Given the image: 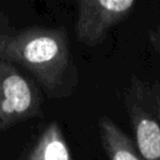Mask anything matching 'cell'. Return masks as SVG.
Here are the masks:
<instances>
[{
    "label": "cell",
    "mask_w": 160,
    "mask_h": 160,
    "mask_svg": "<svg viewBox=\"0 0 160 160\" xmlns=\"http://www.w3.org/2000/svg\"><path fill=\"white\" fill-rule=\"evenodd\" d=\"M28 160H72L69 145L56 122H51L45 128Z\"/></svg>",
    "instance_id": "obj_6"
},
{
    "label": "cell",
    "mask_w": 160,
    "mask_h": 160,
    "mask_svg": "<svg viewBox=\"0 0 160 160\" xmlns=\"http://www.w3.org/2000/svg\"><path fill=\"white\" fill-rule=\"evenodd\" d=\"M126 106L140 156L160 160V92L132 81Z\"/></svg>",
    "instance_id": "obj_2"
},
{
    "label": "cell",
    "mask_w": 160,
    "mask_h": 160,
    "mask_svg": "<svg viewBox=\"0 0 160 160\" xmlns=\"http://www.w3.org/2000/svg\"><path fill=\"white\" fill-rule=\"evenodd\" d=\"M0 59L26 68L50 92L56 90L69 65L68 38L62 29L30 28L0 35Z\"/></svg>",
    "instance_id": "obj_1"
},
{
    "label": "cell",
    "mask_w": 160,
    "mask_h": 160,
    "mask_svg": "<svg viewBox=\"0 0 160 160\" xmlns=\"http://www.w3.org/2000/svg\"><path fill=\"white\" fill-rule=\"evenodd\" d=\"M134 0H81L78 4L75 35L79 42L88 46L100 44L106 32L120 22L132 8Z\"/></svg>",
    "instance_id": "obj_4"
},
{
    "label": "cell",
    "mask_w": 160,
    "mask_h": 160,
    "mask_svg": "<svg viewBox=\"0 0 160 160\" xmlns=\"http://www.w3.org/2000/svg\"><path fill=\"white\" fill-rule=\"evenodd\" d=\"M40 111L36 88L11 62L0 59V131Z\"/></svg>",
    "instance_id": "obj_3"
},
{
    "label": "cell",
    "mask_w": 160,
    "mask_h": 160,
    "mask_svg": "<svg viewBox=\"0 0 160 160\" xmlns=\"http://www.w3.org/2000/svg\"><path fill=\"white\" fill-rule=\"evenodd\" d=\"M159 32H160V25H159Z\"/></svg>",
    "instance_id": "obj_7"
},
{
    "label": "cell",
    "mask_w": 160,
    "mask_h": 160,
    "mask_svg": "<svg viewBox=\"0 0 160 160\" xmlns=\"http://www.w3.org/2000/svg\"><path fill=\"white\" fill-rule=\"evenodd\" d=\"M101 144L109 160H144L134 142L108 116L99 118Z\"/></svg>",
    "instance_id": "obj_5"
},
{
    "label": "cell",
    "mask_w": 160,
    "mask_h": 160,
    "mask_svg": "<svg viewBox=\"0 0 160 160\" xmlns=\"http://www.w3.org/2000/svg\"><path fill=\"white\" fill-rule=\"evenodd\" d=\"M0 18H1V14H0Z\"/></svg>",
    "instance_id": "obj_8"
}]
</instances>
